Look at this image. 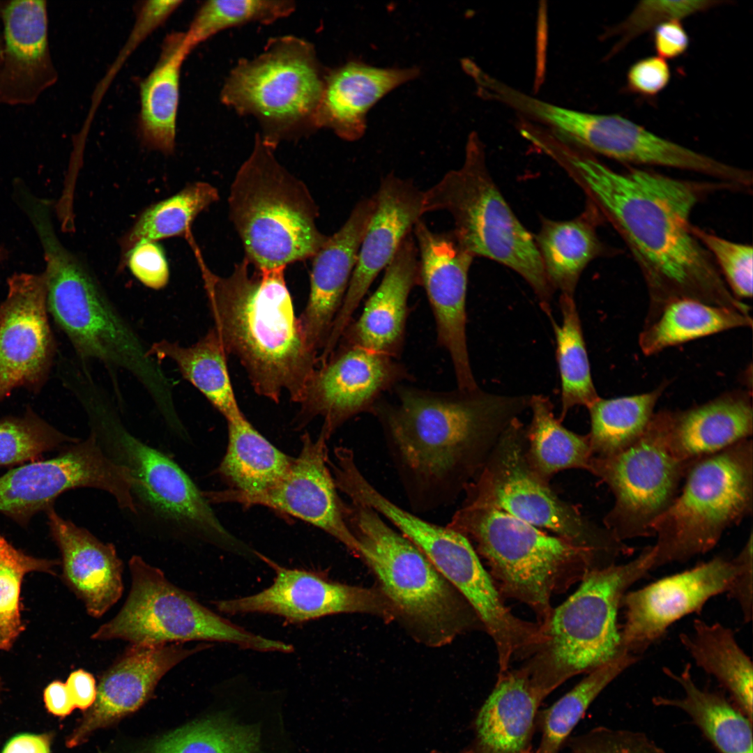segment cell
Masks as SVG:
<instances>
[{
  "mask_svg": "<svg viewBox=\"0 0 753 753\" xmlns=\"http://www.w3.org/2000/svg\"><path fill=\"white\" fill-rule=\"evenodd\" d=\"M666 383L634 395L610 399L599 397L588 407L592 455L605 457L634 444L644 434L655 412Z\"/></svg>",
  "mask_w": 753,
  "mask_h": 753,
  "instance_id": "40",
  "label": "cell"
},
{
  "mask_svg": "<svg viewBox=\"0 0 753 753\" xmlns=\"http://www.w3.org/2000/svg\"><path fill=\"white\" fill-rule=\"evenodd\" d=\"M653 29V42L658 56L674 59L687 50L690 39L680 20L667 21Z\"/></svg>",
  "mask_w": 753,
  "mask_h": 753,
  "instance_id": "55",
  "label": "cell"
},
{
  "mask_svg": "<svg viewBox=\"0 0 753 753\" xmlns=\"http://www.w3.org/2000/svg\"><path fill=\"white\" fill-rule=\"evenodd\" d=\"M259 747L257 729L221 714L167 733L144 753H261Z\"/></svg>",
  "mask_w": 753,
  "mask_h": 753,
  "instance_id": "44",
  "label": "cell"
},
{
  "mask_svg": "<svg viewBox=\"0 0 753 753\" xmlns=\"http://www.w3.org/2000/svg\"><path fill=\"white\" fill-rule=\"evenodd\" d=\"M376 510L463 595L487 630H499L510 622L511 611L467 538L447 526L426 521L387 498L379 502Z\"/></svg>",
  "mask_w": 753,
  "mask_h": 753,
  "instance_id": "22",
  "label": "cell"
},
{
  "mask_svg": "<svg viewBox=\"0 0 753 753\" xmlns=\"http://www.w3.org/2000/svg\"><path fill=\"white\" fill-rule=\"evenodd\" d=\"M129 568L132 582L125 603L91 639L145 646L218 641L259 652L294 651L289 644L252 633L210 610L141 556H132Z\"/></svg>",
  "mask_w": 753,
  "mask_h": 753,
  "instance_id": "13",
  "label": "cell"
},
{
  "mask_svg": "<svg viewBox=\"0 0 753 753\" xmlns=\"http://www.w3.org/2000/svg\"><path fill=\"white\" fill-rule=\"evenodd\" d=\"M296 3L289 0H211L198 9L183 43L190 52L199 43L228 28L250 22L268 24L289 16Z\"/></svg>",
  "mask_w": 753,
  "mask_h": 753,
  "instance_id": "46",
  "label": "cell"
},
{
  "mask_svg": "<svg viewBox=\"0 0 753 753\" xmlns=\"http://www.w3.org/2000/svg\"><path fill=\"white\" fill-rule=\"evenodd\" d=\"M45 513L51 537L60 552L63 581L89 616H102L123 592V563L115 546L63 518L54 506Z\"/></svg>",
  "mask_w": 753,
  "mask_h": 753,
  "instance_id": "28",
  "label": "cell"
},
{
  "mask_svg": "<svg viewBox=\"0 0 753 753\" xmlns=\"http://www.w3.org/2000/svg\"><path fill=\"white\" fill-rule=\"evenodd\" d=\"M79 439L57 429L32 411L0 420V466L21 465Z\"/></svg>",
  "mask_w": 753,
  "mask_h": 753,
  "instance_id": "48",
  "label": "cell"
},
{
  "mask_svg": "<svg viewBox=\"0 0 753 753\" xmlns=\"http://www.w3.org/2000/svg\"><path fill=\"white\" fill-rule=\"evenodd\" d=\"M521 753H533L529 750H524Z\"/></svg>",
  "mask_w": 753,
  "mask_h": 753,
  "instance_id": "61",
  "label": "cell"
},
{
  "mask_svg": "<svg viewBox=\"0 0 753 753\" xmlns=\"http://www.w3.org/2000/svg\"><path fill=\"white\" fill-rule=\"evenodd\" d=\"M227 422L228 444L218 473L231 489L244 494L260 493L273 487L294 457L271 443L245 416Z\"/></svg>",
  "mask_w": 753,
  "mask_h": 753,
  "instance_id": "37",
  "label": "cell"
},
{
  "mask_svg": "<svg viewBox=\"0 0 753 753\" xmlns=\"http://www.w3.org/2000/svg\"><path fill=\"white\" fill-rule=\"evenodd\" d=\"M419 284L426 292L435 321L437 342L448 353L459 389L478 388L466 343V297L473 257L452 231H433L420 219L414 225Z\"/></svg>",
  "mask_w": 753,
  "mask_h": 753,
  "instance_id": "21",
  "label": "cell"
},
{
  "mask_svg": "<svg viewBox=\"0 0 753 753\" xmlns=\"http://www.w3.org/2000/svg\"><path fill=\"white\" fill-rule=\"evenodd\" d=\"M7 284L0 304V402L17 388H38L55 351L43 273H15Z\"/></svg>",
  "mask_w": 753,
  "mask_h": 753,
  "instance_id": "23",
  "label": "cell"
},
{
  "mask_svg": "<svg viewBox=\"0 0 753 753\" xmlns=\"http://www.w3.org/2000/svg\"><path fill=\"white\" fill-rule=\"evenodd\" d=\"M409 376L396 358L340 342L315 368L299 403L296 423L302 427L321 417L320 434L328 440L350 418L372 413L381 396Z\"/></svg>",
  "mask_w": 753,
  "mask_h": 753,
  "instance_id": "17",
  "label": "cell"
},
{
  "mask_svg": "<svg viewBox=\"0 0 753 753\" xmlns=\"http://www.w3.org/2000/svg\"><path fill=\"white\" fill-rule=\"evenodd\" d=\"M219 198L218 190L215 186L198 181L147 208L121 241L122 259L139 242L189 236L195 218Z\"/></svg>",
  "mask_w": 753,
  "mask_h": 753,
  "instance_id": "41",
  "label": "cell"
},
{
  "mask_svg": "<svg viewBox=\"0 0 753 753\" xmlns=\"http://www.w3.org/2000/svg\"><path fill=\"white\" fill-rule=\"evenodd\" d=\"M673 411L655 413L641 436L614 455L592 457L588 469L611 489L614 504L605 518L621 541L653 535L651 527L678 494L690 464L669 448Z\"/></svg>",
  "mask_w": 753,
  "mask_h": 753,
  "instance_id": "14",
  "label": "cell"
},
{
  "mask_svg": "<svg viewBox=\"0 0 753 753\" xmlns=\"http://www.w3.org/2000/svg\"><path fill=\"white\" fill-rule=\"evenodd\" d=\"M1 679H0V690H1Z\"/></svg>",
  "mask_w": 753,
  "mask_h": 753,
  "instance_id": "63",
  "label": "cell"
},
{
  "mask_svg": "<svg viewBox=\"0 0 753 753\" xmlns=\"http://www.w3.org/2000/svg\"><path fill=\"white\" fill-rule=\"evenodd\" d=\"M561 326L552 320L557 343V362L561 381V420L576 405L588 407L600 397L590 370L581 322L573 296L561 294Z\"/></svg>",
  "mask_w": 753,
  "mask_h": 753,
  "instance_id": "45",
  "label": "cell"
},
{
  "mask_svg": "<svg viewBox=\"0 0 753 753\" xmlns=\"http://www.w3.org/2000/svg\"><path fill=\"white\" fill-rule=\"evenodd\" d=\"M416 284H419L418 254L412 231L402 241L361 314L350 323L338 343L359 346L397 359L404 346L409 296Z\"/></svg>",
  "mask_w": 753,
  "mask_h": 753,
  "instance_id": "29",
  "label": "cell"
},
{
  "mask_svg": "<svg viewBox=\"0 0 753 753\" xmlns=\"http://www.w3.org/2000/svg\"><path fill=\"white\" fill-rule=\"evenodd\" d=\"M1 305H0V321H1Z\"/></svg>",
  "mask_w": 753,
  "mask_h": 753,
  "instance_id": "62",
  "label": "cell"
},
{
  "mask_svg": "<svg viewBox=\"0 0 753 753\" xmlns=\"http://www.w3.org/2000/svg\"><path fill=\"white\" fill-rule=\"evenodd\" d=\"M207 644L188 648L184 643L131 645L102 674L96 699L67 740L70 747L86 741L95 731L139 708L160 679Z\"/></svg>",
  "mask_w": 753,
  "mask_h": 753,
  "instance_id": "26",
  "label": "cell"
},
{
  "mask_svg": "<svg viewBox=\"0 0 753 753\" xmlns=\"http://www.w3.org/2000/svg\"><path fill=\"white\" fill-rule=\"evenodd\" d=\"M275 149L257 134L227 199L244 257L257 270L311 259L328 238L317 227L319 207L307 186L278 161Z\"/></svg>",
  "mask_w": 753,
  "mask_h": 753,
  "instance_id": "7",
  "label": "cell"
},
{
  "mask_svg": "<svg viewBox=\"0 0 753 753\" xmlns=\"http://www.w3.org/2000/svg\"><path fill=\"white\" fill-rule=\"evenodd\" d=\"M529 404L533 412L530 455L537 471L549 476L565 469H588L593 457L588 435H578L562 426L547 397L533 396Z\"/></svg>",
  "mask_w": 753,
  "mask_h": 753,
  "instance_id": "42",
  "label": "cell"
},
{
  "mask_svg": "<svg viewBox=\"0 0 753 753\" xmlns=\"http://www.w3.org/2000/svg\"><path fill=\"white\" fill-rule=\"evenodd\" d=\"M59 560L30 556L15 547L0 533V651H9L25 630L21 616V587L32 572L55 574Z\"/></svg>",
  "mask_w": 753,
  "mask_h": 753,
  "instance_id": "47",
  "label": "cell"
},
{
  "mask_svg": "<svg viewBox=\"0 0 753 753\" xmlns=\"http://www.w3.org/2000/svg\"><path fill=\"white\" fill-rule=\"evenodd\" d=\"M752 532L739 554L734 558L737 571L732 580L728 595L735 600L742 611L743 620L748 623L752 618Z\"/></svg>",
  "mask_w": 753,
  "mask_h": 753,
  "instance_id": "54",
  "label": "cell"
},
{
  "mask_svg": "<svg viewBox=\"0 0 753 753\" xmlns=\"http://www.w3.org/2000/svg\"><path fill=\"white\" fill-rule=\"evenodd\" d=\"M446 526L475 542L503 598L527 605L540 625L550 618L552 597L591 570L581 549L469 496Z\"/></svg>",
  "mask_w": 753,
  "mask_h": 753,
  "instance_id": "8",
  "label": "cell"
},
{
  "mask_svg": "<svg viewBox=\"0 0 753 753\" xmlns=\"http://www.w3.org/2000/svg\"><path fill=\"white\" fill-rule=\"evenodd\" d=\"M544 698L521 667L498 674L476 718L478 750L481 753H521Z\"/></svg>",
  "mask_w": 753,
  "mask_h": 753,
  "instance_id": "32",
  "label": "cell"
},
{
  "mask_svg": "<svg viewBox=\"0 0 753 753\" xmlns=\"http://www.w3.org/2000/svg\"><path fill=\"white\" fill-rule=\"evenodd\" d=\"M373 197L374 210L344 298L324 347L326 354L335 349L372 283L389 265L403 239L424 215L423 191L411 181L393 173L381 180Z\"/></svg>",
  "mask_w": 753,
  "mask_h": 753,
  "instance_id": "24",
  "label": "cell"
},
{
  "mask_svg": "<svg viewBox=\"0 0 753 753\" xmlns=\"http://www.w3.org/2000/svg\"><path fill=\"white\" fill-rule=\"evenodd\" d=\"M423 212L443 211L452 218V231L473 257L500 263L531 287L545 312L551 285L533 235L523 226L495 184L487 166L483 145L469 135L462 165L423 191Z\"/></svg>",
  "mask_w": 753,
  "mask_h": 753,
  "instance_id": "10",
  "label": "cell"
},
{
  "mask_svg": "<svg viewBox=\"0 0 753 753\" xmlns=\"http://www.w3.org/2000/svg\"><path fill=\"white\" fill-rule=\"evenodd\" d=\"M150 353L158 361L168 359L184 379L199 390L227 421L244 417L229 376L228 356L213 327L190 346L161 340L150 345Z\"/></svg>",
  "mask_w": 753,
  "mask_h": 753,
  "instance_id": "35",
  "label": "cell"
},
{
  "mask_svg": "<svg viewBox=\"0 0 753 753\" xmlns=\"http://www.w3.org/2000/svg\"><path fill=\"white\" fill-rule=\"evenodd\" d=\"M257 556L275 571L273 584L254 595L214 602L220 612L274 614L291 623L352 613L374 616L385 621L395 619L389 601L379 588L333 581L318 572L287 568L259 553Z\"/></svg>",
  "mask_w": 753,
  "mask_h": 753,
  "instance_id": "19",
  "label": "cell"
},
{
  "mask_svg": "<svg viewBox=\"0 0 753 753\" xmlns=\"http://www.w3.org/2000/svg\"><path fill=\"white\" fill-rule=\"evenodd\" d=\"M2 753H50V738L45 735H18L6 744Z\"/></svg>",
  "mask_w": 753,
  "mask_h": 753,
  "instance_id": "58",
  "label": "cell"
},
{
  "mask_svg": "<svg viewBox=\"0 0 753 753\" xmlns=\"http://www.w3.org/2000/svg\"><path fill=\"white\" fill-rule=\"evenodd\" d=\"M0 17V105H32L58 78L46 1H2Z\"/></svg>",
  "mask_w": 753,
  "mask_h": 753,
  "instance_id": "25",
  "label": "cell"
},
{
  "mask_svg": "<svg viewBox=\"0 0 753 753\" xmlns=\"http://www.w3.org/2000/svg\"><path fill=\"white\" fill-rule=\"evenodd\" d=\"M639 656L622 650L591 671L545 713L542 736L536 753H558L561 744L586 710L615 678L634 664Z\"/></svg>",
  "mask_w": 753,
  "mask_h": 753,
  "instance_id": "43",
  "label": "cell"
},
{
  "mask_svg": "<svg viewBox=\"0 0 753 753\" xmlns=\"http://www.w3.org/2000/svg\"><path fill=\"white\" fill-rule=\"evenodd\" d=\"M462 753H481L478 750H470Z\"/></svg>",
  "mask_w": 753,
  "mask_h": 753,
  "instance_id": "60",
  "label": "cell"
},
{
  "mask_svg": "<svg viewBox=\"0 0 753 753\" xmlns=\"http://www.w3.org/2000/svg\"><path fill=\"white\" fill-rule=\"evenodd\" d=\"M723 2L716 0L641 1L624 21L604 33L607 37H619L609 55L618 52L632 40L663 22L681 20Z\"/></svg>",
  "mask_w": 753,
  "mask_h": 753,
  "instance_id": "49",
  "label": "cell"
},
{
  "mask_svg": "<svg viewBox=\"0 0 753 753\" xmlns=\"http://www.w3.org/2000/svg\"><path fill=\"white\" fill-rule=\"evenodd\" d=\"M750 314L690 298L667 303L644 328L639 344L646 356L722 331L752 327Z\"/></svg>",
  "mask_w": 753,
  "mask_h": 753,
  "instance_id": "38",
  "label": "cell"
},
{
  "mask_svg": "<svg viewBox=\"0 0 753 753\" xmlns=\"http://www.w3.org/2000/svg\"><path fill=\"white\" fill-rule=\"evenodd\" d=\"M374 207L373 196L360 200L311 258L309 296L298 318L307 343L317 353L324 347L342 304Z\"/></svg>",
  "mask_w": 753,
  "mask_h": 753,
  "instance_id": "27",
  "label": "cell"
},
{
  "mask_svg": "<svg viewBox=\"0 0 753 753\" xmlns=\"http://www.w3.org/2000/svg\"><path fill=\"white\" fill-rule=\"evenodd\" d=\"M681 485L652 525L653 570L706 554L752 513V439L692 463Z\"/></svg>",
  "mask_w": 753,
  "mask_h": 753,
  "instance_id": "11",
  "label": "cell"
},
{
  "mask_svg": "<svg viewBox=\"0 0 753 753\" xmlns=\"http://www.w3.org/2000/svg\"><path fill=\"white\" fill-rule=\"evenodd\" d=\"M737 571L735 558L716 556L658 579L623 597L624 623L620 650L639 655L662 638L675 622L699 612L711 598L727 593Z\"/></svg>",
  "mask_w": 753,
  "mask_h": 753,
  "instance_id": "20",
  "label": "cell"
},
{
  "mask_svg": "<svg viewBox=\"0 0 753 753\" xmlns=\"http://www.w3.org/2000/svg\"><path fill=\"white\" fill-rule=\"evenodd\" d=\"M325 75L312 44L279 37L256 57L238 61L223 84L221 100L239 114L256 117L259 135L276 149L316 129Z\"/></svg>",
  "mask_w": 753,
  "mask_h": 753,
  "instance_id": "12",
  "label": "cell"
},
{
  "mask_svg": "<svg viewBox=\"0 0 753 753\" xmlns=\"http://www.w3.org/2000/svg\"><path fill=\"white\" fill-rule=\"evenodd\" d=\"M663 671L683 690L680 698L656 697L658 706L678 708L685 713L720 753H753L752 720L723 695L699 687L692 678L691 665L677 674Z\"/></svg>",
  "mask_w": 753,
  "mask_h": 753,
  "instance_id": "34",
  "label": "cell"
},
{
  "mask_svg": "<svg viewBox=\"0 0 753 753\" xmlns=\"http://www.w3.org/2000/svg\"><path fill=\"white\" fill-rule=\"evenodd\" d=\"M7 250L3 247H0V264L5 260L7 257Z\"/></svg>",
  "mask_w": 753,
  "mask_h": 753,
  "instance_id": "59",
  "label": "cell"
},
{
  "mask_svg": "<svg viewBox=\"0 0 753 753\" xmlns=\"http://www.w3.org/2000/svg\"><path fill=\"white\" fill-rule=\"evenodd\" d=\"M301 441L299 455L271 488L257 494L229 489L204 492V495L209 503L262 505L302 519L329 534L358 558L357 540L344 519V501L338 494L328 465V439L319 434L313 440L305 432Z\"/></svg>",
  "mask_w": 753,
  "mask_h": 753,
  "instance_id": "18",
  "label": "cell"
},
{
  "mask_svg": "<svg viewBox=\"0 0 753 753\" xmlns=\"http://www.w3.org/2000/svg\"><path fill=\"white\" fill-rule=\"evenodd\" d=\"M573 753H666L645 733L626 729L598 728L573 747Z\"/></svg>",
  "mask_w": 753,
  "mask_h": 753,
  "instance_id": "51",
  "label": "cell"
},
{
  "mask_svg": "<svg viewBox=\"0 0 753 753\" xmlns=\"http://www.w3.org/2000/svg\"><path fill=\"white\" fill-rule=\"evenodd\" d=\"M141 283L153 289L165 287L169 281L168 263L157 241H142L133 246L121 260Z\"/></svg>",
  "mask_w": 753,
  "mask_h": 753,
  "instance_id": "52",
  "label": "cell"
},
{
  "mask_svg": "<svg viewBox=\"0 0 753 753\" xmlns=\"http://www.w3.org/2000/svg\"><path fill=\"white\" fill-rule=\"evenodd\" d=\"M753 432V408L747 391L724 393L685 411H673L669 446L687 464L724 450Z\"/></svg>",
  "mask_w": 753,
  "mask_h": 753,
  "instance_id": "31",
  "label": "cell"
},
{
  "mask_svg": "<svg viewBox=\"0 0 753 753\" xmlns=\"http://www.w3.org/2000/svg\"><path fill=\"white\" fill-rule=\"evenodd\" d=\"M418 74L416 68H383L349 61L326 73L315 115L316 129L329 128L342 139L360 138L368 111L385 95Z\"/></svg>",
  "mask_w": 753,
  "mask_h": 753,
  "instance_id": "30",
  "label": "cell"
},
{
  "mask_svg": "<svg viewBox=\"0 0 753 753\" xmlns=\"http://www.w3.org/2000/svg\"><path fill=\"white\" fill-rule=\"evenodd\" d=\"M66 685L76 708L88 710L94 703L97 686L93 676L79 669L71 672Z\"/></svg>",
  "mask_w": 753,
  "mask_h": 753,
  "instance_id": "56",
  "label": "cell"
},
{
  "mask_svg": "<svg viewBox=\"0 0 753 753\" xmlns=\"http://www.w3.org/2000/svg\"><path fill=\"white\" fill-rule=\"evenodd\" d=\"M466 487L467 496L535 527L549 529L581 549L593 569L615 563L625 551V544L608 529L589 528L573 508L536 477L512 435L503 439L492 469H486L476 483Z\"/></svg>",
  "mask_w": 753,
  "mask_h": 753,
  "instance_id": "15",
  "label": "cell"
},
{
  "mask_svg": "<svg viewBox=\"0 0 753 753\" xmlns=\"http://www.w3.org/2000/svg\"><path fill=\"white\" fill-rule=\"evenodd\" d=\"M651 546L623 564L588 570L579 586L541 625L545 640L520 667L545 698L568 679L588 673L620 648L617 614L623 595L653 570Z\"/></svg>",
  "mask_w": 753,
  "mask_h": 753,
  "instance_id": "9",
  "label": "cell"
},
{
  "mask_svg": "<svg viewBox=\"0 0 753 753\" xmlns=\"http://www.w3.org/2000/svg\"><path fill=\"white\" fill-rule=\"evenodd\" d=\"M694 236L717 261L724 280L738 299L752 296V247L735 243L697 227H692Z\"/></svg>",
  "mask_w": 753,
  "mask_h": 753,
  "instance_id": "50",
  "label": "cell"
},
{
  "mask_svg": "<svg viewBox=\"0 0 753 753\" xmlns=\"http://www.w3.org/2000/svg\"><path fill=\"white\" fill-rule=\"evenodd\" d=\"M70 390L87 417L90 433L107 455L126 469L137 510L181 535L247 554L249 548L222 524L209 502L172 459L133 435L91 373L80 374Z\"/></svg>",
  "mask_w": 753,
  "mask_h": 753,
  "instance_id": "5",
  "label": "cell"
},
{
  "mask_svg": "<svg viewBox=\"0 0 753 753\" xmlns=\"http://www.w3.org/2000/svg\"><path fill=\"white\" fill-rule=\"evenodd\" d=\"M670 68L665 59L648 56L633 63L627 73V89L646 97L658 94L669 84Z\"/></svg>",
  "mask_w": 753,
  "mask_h": 753,
  "instance_id": "53",
  "label": "cell"
},
{
  "mask_svg": "<svg viewBox=\"0 0 753 753\" xmlns=\"http://www.w3.org/2000/svg\"><path fill=\"white\" fill-rule=\"evenodd\" d=\"M555 160L585 190L623 237L639 265L650 297L646 324L667 303L690 298L749 314L692 231L690 216L702 188L644 169L616 172L571 146Z\"/></svg>",
  "mask_w": 753,
  "mask_h": 753,
  "instance_id": "1",
  "label": "cell"
},
{
  "mask_svg": "<svg viewBox=\"0 0 753 753\" xmlns=\"http://www.w3.org/2000/svg\"><path fill=\"white\" fill-rule=\"evenodd\" d=\"M213 328L227 353L245 369L259 395L278 403L284 391L299 404L318 364L296 317L286 267L250 272L243 257L217 275L196 252Z\"/></svg>",
  "mask_w": 753,
  "mask_h": 753,
  "instance_id": "3",
  "label": "cell"
},
{
  "mask_svg": "<svg viewBox=\"0 0 753 753\" xmlns=\"http://www.w3.org/2000/svg\"><path fill=\"white\" fill-rule=\"evenodd\" d=\"M397 395L395 404L379 402L372 413L415 512L451 502L466 485L482 433L492 420L526 402L478 388L439 392L400 386Z\"/></svg>",
  "mask_w": 753,
  "mask_h": 753,
  "instance_id": "2",
  "label": "cell"
},
{
  "mask_svg": "<svg viewBox=\"0 0 753 753\" xmlns=\"http://www.w3.org/2000/svg\"><path fill=\"white\" fill-rule=\"evenodd\" d=\"M34 231L45 268L47 312L71 343L79 361L96 360L113 372L130 374L143 387L170 430L181 427L174 383L160 362L84 264L60 241L50 220Z\"/></svg>",
  "mask_w": 753,
  "mask_h": 753,
  "instance_id": "4",
  "label": "cell"
},
{
  "mask_svg": "<svg viewBox=\"0 0 753 753\" xmlns=\"http://www.w3.org/2000/svg\"><path fill=\"white\" fill-rule=\"evenodd\" d=\"M680 641L696 665L713 676L729 693L733 703L752 720L753 667L731 629L720 623L694 620L692 631Z\"/></svg>",
  "mask_w": 753,
  "mask_h": 753,
  "instance_id": "36",
  "label": "cell"
},
{
  "mask_svg": "<svg viewBox=\"0 0 753 753\" xmlns=\"http://www.w3.org/2000/svg\"><path fill=\"white\" fill-rule=\"evenodd\" d=\"M534 238L553 289L572 296L583 270L604 251L586 213L565 221L543 219Z\"/></svg>",
  "mask_w": 753,
  "mask_h": 753,
  "instance_id": "39",
  "label": "cell"
},
{
  "mask_svg": "<svg viewBox=\"0 0 753 753\" xmlns=\"http://www.w3.org/2000/svg\"><path fill=\"white\" fill-rule=\"evenodd\" d=\"M128 471L112 460L89 432L50 459L29 462L0 476V513L25 527L70 489L88 487L108 493L119 507L135 514Z\"/></svg>",
  "mask_w": 753,
  "mask_h": 753,
  "instance_id": "16",
  "label": "cell"
},
{
  "mask_svg": "<svg viewBox=\"0 0 753 753\" xmlns=\"http://www.w3.org/2000/svg\"><path fill=\"white\" fill-rule=\"evenodd\" d=\"M347 525L359 556L373 572L395 620L419 642L430 647L451 643L483 625L463 595L406 537L374 509L344 501Z\"/></svg>",
  "mask_w": 753,
  "mask_h": 753,
  "instance_id": "6",
  "label": "cell"
},
{
  "mask_svg": "<svg viewBox=\"0 0 753 753\" xmlns=\"http://www.w3.org/2000/svg\"><path fill=\"white\" fill-rule=\"evenodd\" d=\"M184 33H169L159 59L140 83L139 131L149 147L165 154L175 146L182 64L190 54L184 46Z\"/></svg>",
  "mask_w": 753,
  "mask_h": 753,
  "instance_id": "33",
  "label": "cell"
},
{
  "mask_svg": "<svg viewBox=\"0 0 753 753\" xmlns=\"http://www.w3.org/2000/svg\"><path fill=\"white\" fill-rule=\"evenodd\" d=\"M43 699L46 708L56 716L66 717L76 708L66 683L59 680L52 681L45 687Z\"/></svg>",
  "mask_w": 753,
  "mask_h": 753,
  "instance_id": "57",
  "label": "cell"
}]
</instances>
